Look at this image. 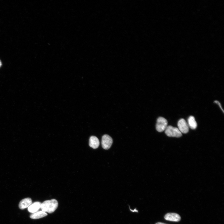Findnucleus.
<instances>
[{
	"instance_id": "obj_1",
	"label": "nucleus",
	"mask_w": 224,
	"mask_h": 224,
	"mask_svg": "<svg viewBox=\"0 0 224 224\" xmlns=\"http://www.w3.org/2000/svg\"><path fill=\"white\" fill-rule=\"evenodd\" d=\"M58 205V202L56 200L52 199L43 202L41 204L40 208L43 211L52 213L56 210Z\"/></svg>"
},
{
	"instance_id": "obj_2",
	"label": "nucleus",
	"mask_w": 224,
	"mask_h": 224,
	"mask_svg": "<svg viewBox=\"0 0 224 224\" xmlns=\"http://www.w3.org/2000/svg\"><path fill=\"white\" fill-rule=\"evenodd\" d=\"M165 130L166 134L169 137L179 138L182 135L178 128L171 126H167Z\"/></svg>"
},
{
	"instance_id": "obj_3",
	"label": "nucleus",
	"mask_w": 224,
	"mask_h": 224,
	"mask_svg": "<svg viewBox=\"0 0 224 224\" xmlns=\"http://www.w3.org/2000/svg\"><path fill=\"white\" fill-rule=\"evenodd\" d=\"M168 122L165 118L160 117L157 119L156 129L159 132H162L165 130L167 127Z\"/></svg>"
},
{
	"instance_id": "obj_4",
	"label": "nucleus",
	"mask_w": 224,
	"mask_h": 224,
	"mask_svg": "<svg viewBox=\"0 0 224 224\" xmlns=\"http://www.w3.org/2000/svg\"><path fill=\"white\" fill-rule=\"evenodd\" d=\"M112 143V139L109 135L105 134L103 136L101 139V145L103 148L106 150L109 149Z\"/></svg>"
},
{
	"instance_id": "obj_5",
	"label": "nucleus",
	"mask_w": 224,
	"mask_h": 224,
	"mask_svg": "<svg viewBox=\"0 0 224 224\" xmlns=\"http://www.w3.org/2000/svg\"><path fill=\"white\" fill-rule=\"evenodd\" d=\"M178 128L181 133H186L189 131L188 123L183 119H180L178 122Z\"/></svg>"
},
{
	"instance_id": "obj_6",
	"label": "nucleus",
	"mask_w": 224,
	"mask_h": 224,
	"mask_svg": "<svg viewBox=\"0 0 224 224\" xmlns=\"http://www.w3.org/2000/svg\"><path fill=\"white\" fill-rule=\"evenodd\" d=\"M165 220L172 222H179L181 219L180 216L178 214L175 213H167L164 216Z\"/></svg>"
},
{
	"instance_id": "obj_7",
	"label": "nucleus",
	"mask_w": 224,
	"mask_h": 224,
	"mask_svg": "<svg viewBox=\"0 0 224 224\" xmlns=\"http://www.w3.org/2000/svg\"><path fill=\"white\" fill-rule=\"evenodd\" d=\"M32 204V200L29 198H27L22 199L19 204V208L23 209L28 207Z\"/></svg>"
},
{
	"instance_id": "obj_8",
	"label": "nucleus",
	"mask_w": 224,
	"mask_h": 224,
	"mask_svg": "<svg viewBox=\"0 0 224 224\" xmlns=\"http://www.w3.org/2000/svg\"><path fill=\"white\" fill-rule=\"evenodd\" d=\"M100 144L99 140L98 138L95 136H91L89 140V146L93 149L97 148Z\"/></svg>"
},
{
	"instance_id": "obj_9",
	"label": "nucleus",
	"mask_w": 224,
	"mask_h": 224,
	"mask_svg": "<svg viewBox=\"0 0 224 224\" xmlns=\"http://www.w3.org/2000/svg\"><path fill=\"white\" fill-rule=\"evenodd\" d=\"M41 204L39 202H34L28 207V211L32 213L37 212L40 208Z\"/></svg>"
},
{
	"instance_id": "obj_10",
	"label": "nucleus",
	"mask_w": 224,
	"mask_h": 224,
	"mask_svg": "<svg viewBox=\"0 0 224 224\" xmlns=\"http://www.w3.org/2000/svg\"><path fill=\"white\" fill-rule=\"evenodd\" d=\"M47 215V213L42 211H37L31 214L30 217L33 219H37L44 217Z\"/></svg>"
},
{
	"instance_id": "obj_11",
	"label": "nucleus",
	"mask_w": 224,
	"mask_h": 224,
	"mask_svg": "<svg viewBox=\"0 0 224 224\" xmlns=\"http://www.w3.org/2000/svg\"><path fill=\"white\" fill-rule=\"evenodd\" d=\"M188 125L189 127L192 129H195L197 127V123L195 121L194 117L192 116H190L188 119Z\"/></svg>"
},
{
	"instance_id": "obj_12",
	"label": "nucleus",
	"mask_w": 224,
	"mask_h": 224,
	"mask_svg": "<svg viewBox=\"0 0 224 224\" xmlns=\"http://www.w3.org/2000/svg\"><path fill=\"white\" fill-rule=\"evenodd\" d=\"M214 103H215L219 105V107H220V108H221V110H222L223 113H224V110L223 109L220 102H219L217 100H216L214 101Z\"/></svg>"
},
{
	"instance_id": "obj_13",
	"label": "nucleus",
	"mask_w": 224,
	"mask_h": 224,
	"mask_svg": "<svg viewBox=\"0 0 224 224\" xmlns=\"http://www.w3.org/2000/svg\"><path fill=\"white\" fill-rule=\"evenodd\" d=\"M155 224H166L163 223L161 222H158L156 223Z\"/></svg>"
},
{
	"instance_id": "obj_14",
	"label": "nucleus",
	"mask_w": 224,
	"mask_h": 224,
	"mask_svg": "<svg viewBox=\"0 0 224 224\" xmlns=\"http://www.w3.org/2000/svg\"><path fill=\"white\" fill-rule=\"evenodd\" d=\"M1 65H2V63H1V61H0V67L1 66Z\"/></svg>"
}]
</instances>
